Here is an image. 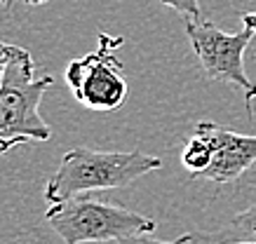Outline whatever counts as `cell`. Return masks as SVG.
Segmentation results:
<instances>
[{
    "label": "cell",
    "mask_w": 256,
    "mask_h": 244,
    "mask_svg": "<svg viewBox=\"0 0 256 244\" xmlns=\"http://www.w3.org/2000/svg\"><path fill=\"white\" fill-rule=\"evenodd\" d=\"M160 158L141 150L70 148L64 153L56 172L47 179L45 202L52 207L96 190L124 188L160 169Z\"/></svg>",
    "instance_id": "1"
},
{
    "label": "cell",
    "mask_w": 256,
    "mask_h": 244,
    "mask_svg": "<svg viewBox=\"0 0 256 244\" xmlns=\"http://www.w3.org/2000/svg\"><path fill=\"white\" fill-rule=\"evenodd\" d=\"M181 162L186 167L193 179H200L202 172H207L212 165V146L200 134H193V139L184 146L181 153Z\"/></svg>",
    "instance_id": "7"
},
{
    "label": "cell",
    "mask_w": 256,
    "mask_h": 244,
    "mask_svg": "<svg viewBox=\"0 0 256 244\" xmlns=\"http://www.w3.org/2000/svg\"><path fill=\"white\" fill-rule=\"evenodd\" d=\"M2 5H10L12 0H0ZM24 2H28V5H40V2H47V0H24Z\"/></svg>",
    "instance_id": "13"
},
{
    "label": "cell",
    "mask_w": 256,
    "mask_h": 244,
    "mask_svg": "<svg viewBox=\"0 0 256 244\" xmlns=\"http://www.w3.org/2000/svg\"><path fill=\"white\" fill-rule=\"evenodd\" d=\"M50 228L64 244L122 242L134 235H150L156 221L141 216L118 202H101L92 197H70L45 212Z\"/></svg>",
    "instance_id": "3"
},
{
    "label": "cell",
    "mask_w": 256,
    "mask_h": 244,
    "mask_svg": "<svg viewBox=\"0 0 256 244\" xmlns=\"http://www.w3.org/2000/svg\"><path fill=\"white\" fill-rule=\"evenodd\" d=\"M195 134L212 146V165L200 174L204 181H214L218 186L233 183L256 162V136L240 134L210 120L198 122Z\"/></svg>",
    "instance_id": "6"
},
{
    "label": "cell",
    "mask_w": 256,
    "mask_h": 244,
    "mask_svg": "<svg viewBox=\"0 0 256 244\" xmlns=\"http://www.w3.org/2000/svg\"><path fill=\"white\" fill-rule=\"evenodd\" d=\"M14 47L16 45H10V42H2V40H0V82H2V75L8 71L10 59L14 54Z\"/></svg>",
    "instance_id": "11"
},
{
    "label": "cell",
    "mask_w": 256,
    "mask_h": 244,
    "mask_svg": "<svg viewBox=\"0 0 256 244\" xmlns=\"http://www.w3.org/2000/svg\"><path fill=\"white\" fill-rule=\"evenodd\" d=\"M240 19H242V26L249 28V31H254V35H256V12H244Z\"/></svg>",
    "instance_id": "12"
},
{
    "label": "cell",
    "mask_w": 256,
    "mask_h": 244,
    "mask_svg": "<svg viewBox=\"0 0 256 244\" xmlns=\"http://www.w3.org/2000/svg\"><path fill=\"white\" fill-rule=\"evenodd\" d=\"M162 5L172 7L174 12L184 16L186 21H200V2L198 0H160Z\"/></svg>",
    "instance_id": "9"
},
{
    "label": "cell",
    "mask_w": 256,
    "mask_h": 244,
    "mask_svg": "<svg viewBox=\"0 0 256 244\" xmlns=\"http://www.w3.org/2000/svg\"><path fill=\"white\" fill-rule=\"evenodd\" d=\"M120 35L99 33L94 52L78 56L66 66V85L85 108L96 113H110L127 101V80L116 49L122 47Z\"/></svg>",
    "instance_id": "4"
},
{
    "label": "cell",
    "mask_w": 256,
    "mask_h": 244,
    "mask_svg": "<svg viewBox=\"0 0 256 244\" xmlns=\"http://www.w3.org/2000/svg\"><path fill=\"white\" fill-rule=\"evenodd\" d=\"M190 242H193V235H184V237H178V240H172V242H160V240H153V237H148V235H134L118 244H190ZM235 244H254V242H235Z\"/></svg>",
    "instance_id": "10"
},
{
    "label": "cell",
    "mask_w": 256,
    "mask_h": 244,
    "mask_svg": "<svg viewBox=\"0 0 256 244\" xmlns=\"http://www.w3.org/2000/svg\"><path fill=\"white\" fill-rule=\"evenodd\" d=\"M230 230L235 233L238 242H254L256 244V205L238 214L230 223Z\"/></svg>",
    "instance_id": "8"
},
{
    "label": "cell",
    "mask_w": 256,
    "mask_h": 244,
    "mask_svg": "<svg viewBox=\"0 0 256 244\" xmlns=\"http://www.w3.org/2000/svg\"><path fill=\"white\" fill-rule=\"evenodd\" d=\"M52 82V75H36L33 56L26 49L14 47L0 82V155L22 143L52 136V127L40 115L42 94Z\"/></svg>",
    "instance_id": "2"
},
{
    "label": "cell",
    "mask_w": 256,
    "mask_h": 244,
    "mask_svg": "<svg viewBox=\"0 0 256 244\" xmlns=\"http://www.w3.org/2000/svg\"><path fill=\"white\" fill-rule=\"evenodd\" d=\"M186 35L207 78L238 87L244 94L249 118H254L252 101L256 99V82L249 80L244 71V52L254 38V31L242 28L238 33H226L210 19H200L186 21Z\"/></svg>",
    "instance_id": "5"
}]
</instances>
